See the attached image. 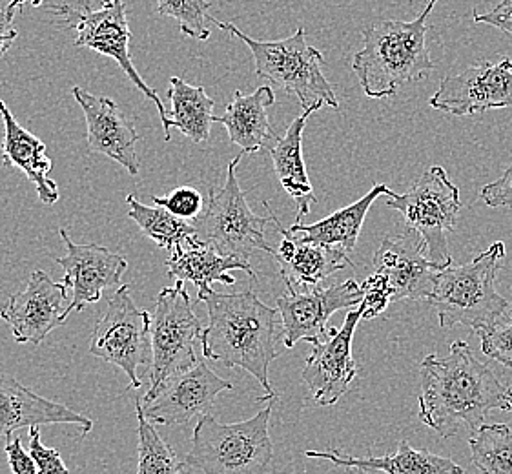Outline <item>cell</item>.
Wrapping results in <instances>:
<instances>
[{"instance_id": "cell-1", "label": "cell", "mask_w": 512, "mask_h": 474, "mask_svg": "<svg viewBox=\"0 0 512 474\" xmlns=\"http://www.w3.org/2000/svg\"><path fill=\"white\" fill-rule=\"evenodd\" d=\"M420 372L418 418L441 438L461 429L474 434L491 411H512V387L503 385L465 341L451 343L445 358L429 354Z\"/></svg>"}, {"instance_id": "cell-2", "label": "cell", "mask_w": 512, "mask_h": 474, "mask_svg": "<svg viewBox=\"0 0 512 474\" xmlns=\"http://www.w3.org/2000/svg\"><path fill=\"white\" fill-rule=\"evenodd\" d=\"M203 301L208 310V325L199 340L203 356L230 369L250 372L267 391L261 402L276 400L268 369L279 356L277 341L283 340V332L277 330L279 312L265 305L252 290L221 294L210 289L195 299V303Z\"/></svg>"}, {"instance_id": "cell-3", "label": "cell", "mask_w": 512, "mask_h": 474, "mask_svg": "<svg viewBox=\"0 0 512 474\" xmlns=\"http://www.w3.org/2000/svg\"><path fill=\"white\" fill-rule=\"evenodd\" d=\"M436 4L438 0H429L414 21L378 22L363 31V48L354 55L352 68L367 97H392L401 86L423 81L434 70L427 31Z\"/></svg>"}, {"instance_id": "cell-4", "label": "cell", "mask_w": 512, "mask_h": 474, "mask_svg": "<svg viewBox=\"0 0 512 474\" xmlns=\"http://www.w3.org/2000/svg\"><path fill=\"white\" fill-rule=\"evenodd\" d=\"M505 256L502 241L492 243L480 256L465 265H451L436 274L434 289L427 298L441 329L463 325L474 334L491 329L512 310L496 290V270Z\"/></svg>"}, {"instance_id": "cell-5", "label": "cell", "mask_w": 512, "mask_h": 474, "mask_svg": "<svg viewBox=\"0 0 512 474\" xmlns=\"http://www.w3.org/2000/svg\"><path fill=\"white\" fill-rule=\"evenodd\" d=\"M272 403L245 422L221 423L210 414L201 416L192 434V449L186 454V467L205 474H267L274 458L268 434Z\"/></svg>"}, {"instance_id": "cell-6", "label": "cell", "mask_w": 512, "mask_h": 474, "mask_svg": "<svg viewBox=\"0 0 512 474\" xmlns=\"http://www.w3.org/2000/svg\"><path fill=\"white\" fill-rule=\"evenodd\" d=\"M210 22H216L217 28L245 42L254 55L257 75L296 95L303 110L323 108L325 104L339 110L336 92L321 70L325 59L319 50L308 44L305 28H297L292 37L283 41L267 42L248 37L230 22H219L214 17H210Z\"/></svg>"}, {"instance_id": "cell-7", "label": "cell", "mask_w": 512, "mask_h": 474, "mask_svg": "<svg viewBox=\"0 0 512 474\" xmlns=\"http://www.w3.org/2000/svg\"><path fill=\"white\" fill-rule=\"evenodd\" d=\"M241 159L243 154L228 163L223 188L210 190L203 214L194 221L195 232L199 241L216 248L219 254L228 258L248 261L256 250L274 256L276 248H272L265 237V230L272 219L252 212L237 181V166Z\"/></svg>"}, {"instance_id": "cell-8", "label": "cell", "mask_w": 512, "mask_h": 474, "mask_svg": "<svg viewBox=\"0 0 512 474\" xmlns=\"http://www.w3.org/2000/svg\"><path fill=\"white\" fill-rule=\"evenodd\" d=\"M387 205L398 210L407 230L420 236L427 259L438 270L452 265L447 234L456 230L461 210L460 188L441 166H431L405 194H390Z\"/></svg>"}, {"instance_id": "cell-9", "label": "cell", "mask_w": 512, "mask_h": 474, "mask_svg": "<svg viewBox=\"0 0 512 474\" xmlns=\"http://www.w3.org/2000/svg\"><path fill=\"white\" fill-rule=\"evenodd\" d=\"M50 11L57 17H61L62 22H66V30H75L73 44L77 48H88L93 52L106 55L121 66V70L143 92L144 97L155 104L161 117L164 141H170L172 126H170L168 110L164 108V103L154 88L144 83L143 77L135 70L132 62V55L128 48L132 39V30L128 24V10L124 0H104L97 10H92L90 2L88 4L81 2L79 6H70V4L52 6Z\"/></svg>"}, {"instance_id": "cell-10", "label": "cell", "mask_w": 512, "mask_h": 474, "mask_svg": "<svg viewBox=\"0 0 512 474\" xmlns=\"http://www.w3.org/2000/svg\"><path fill=\"white\" fill-rule=\"evenodd\" d=\"M203 323L194 312V303L183 281H175L172 287H164L152 314V365H150V389L144 394V402H152L164 383L177 372L192 367L195 356V340H201Z\"/></svg>"}, {"instance_id": "cell-11", "label": "cell", "mask_w": 512, "mask_h": 474, "mask_svg": "<svg viewBox=\"0 0 512 474\" xmlns=\"http://www.w3.org/2000/svg\"><path fill=\"white\" fill-rule=\"evenodd\" d=\"M152 316L137 309L130 287L121 285L108 301V309L97 321L90 340V354L119 367L130 380V389H139V367L152 365Z\"/></svg>"}, {"instance_id": "cell-12", "label": "cell", "mask_w": 512, "mask_h": 474, "mask_svg": "<svg viewBox=\"0 0 512 474\" xmlns=\"http://www.w3.org/2000/svg\"><path fill=\"white\" fill-rule=\"evenodd\" d=\"M283 321V343L294 349L299 341L319 345L328 338L327 323L338 310L358 309L363 289L356 279L334 283L308 292H288L277 298Z\"/></svg>"}, {"instance_id": "cell-13", "label": "cell", "mask_w": 512, "mask_h": 474, "mask_svg": "<svg viewBox=\"0 0 512 474\" xmlns=\"http://www.w3.org/2000/svg\"><path fill=\"white\" fill-rule=\"evenodd\" d=\"M431 106L434 110L458 117L483 114L496 108H511V59L507 57L498 64L487 62L447 75L432 95Z\"/></svg>"}, {"instance_id": "cell-14", "label": "cell", "mask_w": 512, "mask_h": 474, "mask_svg": "<svg viewBox=\"0 0 512 474\" xmlns=\"http://www.w3.org/2000/svg\"><path fill=\"white\" fill-rule=\"evenodd\" d=\"M68 287L55 283L44 270H35L26 289L13 294L0 309V318L6 321L17 343L41 345L53 329L61 327L66 318Z\"/></svg>"}, {"instance_id": "cell-15", "label": "cell", "mask_w": 512, "mask_h": 474, "mask_svg": "<svg viewBox=\"0 0 512 474\" xmlns=\"http://www.w3.org/2000/svg\"><path fill=\"white\" fill-rule=\"evenodd\" d=\"M363 310H350L341 329L328 330V338L312 349L303 369V382L307 383L312 398L318 405L330 407L341 400L358 376V367L352 356V340Z\"/></svg>"}, {"instance_id": "cell-16", "label": "cell", "mask_w": 512, "mask_h": 474, "mask_svg": "<svg viewBox=\"0 0 512 474\" xmlns=\"http://www.w3.org/2000/svg\"><path fill=\"white\" fill-rule=\"evenodd\" d=\"M232 389L234 385L217 376L205 360H197L186 371L172 376L154 400L143 405L144 416L159 425H183L195 416L208 414L217 396Z\"/></svg>"}, {"instance_id": "cell-17", "label": "cell", "mask_w": 512, "mask_h": 474, "mask_svg": "<svg viewBox=\"0 0 512 474\" xmlns=\"http://www.w3.org/2000/svg\"><path fill=\"white\" fill-rule=\"evenodd\" d=\"M66 256L55 258L66 274L62 283L73 290V298L66 309V318L73 312H81L86 305L97 303L103 298L106 289L121 285V278L128 270V261L101 245L75 243L70 234L61 228L59 230Z\"/></svg>"}, {"instance_id": "cell-18", "label": "cell", "mask_w": 512, "mask_h": 474, "mask_svg": "<svg viewBox=\"0 0 512 474\" xmlns=\"http://www.w3.org/2000/svg\"><path fill=\"white\" fill-rule=\"evenodd\" d=\"M73 99L79 103L86 119V146L92 154H101L126 168L130 176L139 174L137 141L141 139L135 124L121 112L110 97H99L73 86Z\"/></svg>"}, {"instance_id": "cell-19", "label": "cell", "mask_w": 512, "mask_h": 474, "mask_svg": "<svg viewBox=\"0 0 512 474\" xmlns=\"http://www.w3.org/2000/svg\"><path fill=\"white\" fill-rule=\"evenodd\" d=\"M372 263L376 274L387 281L392 301H427L434 289L436 274L440 272L427 259L420 236L412 230L401 236L385 237Z\"/></svg>"}, {"instance_id": "cell-20", "label": "cell", "mask_w": 512, "mask_h": 474, "mask_svg": "<svg viewBox=\"0 0 512 474\" xmlns=\"http://www.w3.org/2000/svg\"><path fill=\"white\" fill-rule=\"evenodd\" d=\"M263 207L270 212L274 227L283 237L272 258L276 259L279 265V274L285 281L288 292L318 289L332 274L352 265L349 254H345L343 250L301 241L288 228L281 225L272 208L268 207L267 201L263 203Z\"/></svg>"}, {"instance_id": "cell-21", "label": "cell", "mask_w": 512, "mask_h": 474, "mask_svg": "<svg viewBox=\"0 0 512 474\" xmlns=\"http://www.w3.org/2000/svg\"><path fill=\"white\" fill-rule=\"evenodd\" d=\"M50 423L79 425L82 434L93 429L88 416L75 413L59 402L46 400L24 387L19 380L0 372V438H8L19 429H31Z\"/></svg>"}, {"instance_id": "cell-22", "label": "cell", "mask_w": 512, "mask_h": 474, "mask_svg": "<svg viewBox=\"0 0 512 474\" xmlns=\"http://www.w3.org/2000/svg\"><path fill=\"white\" fill-rule=\"evenodd\" d=\"M0 117L4 123V139H2V163L15 166L35 185L37 196L44 205H55L61 194L55 181L50 179L53 161L46 154V145L37 135L28 132L19 124L10 108L0 99Z\"/></svg>"}, {"instance_id": "cell-23", "label": "cell", "mask_w": 512, "mask_h": 474, "mask_svg": "<svg viewBox=\"0 0 512 474\" xmlns=\"http://www.w3.org/2000/svg\"><path fill=\"white\" fill-rule=\"evenodd\" d=\"M168 276L175 281L192 283L197 287V296H203L212 289V283H225L228 287L236 285L232 270H243L256 281V272L248 261L228 258L219 254L216 248L199 241V237H190L181 247L170 252L166 259Z\"/></svg>"}, {"instance_id": "cell-24", "label": "cell", "mask_w": 512, "mask_h": 474, "mask_svg": "<svg viewBox=\"0 0 512 474\" xmlns=\"http://www.w3.org/2000/svg\"><path fill=\"white\" fill-rule=\"evenodd\" d=\"M274 103L276 95L270 86H261L250 95L237 90L225 114L214 117V123L225 126L230 141L241 148V154L270 152L279 139L268 121V108Z\"/></svg>"}, {"instance_id": "cell-25", "label": "cell", "mask_w": 512, "mask_h": 474, "mask_svg": "<svg viewBox=\"0 0 512 474\" xmlns=\"http://www.w3.org/2000/svg\"><path fill=\"white\" fill-rule=\"evenodd\" d=\"M308 458H321L332 464L359 471H381L385 474H465L463 467L452 462V458L438 456L414 449L407 440H401L398 444V451L387 456H367V458H356L349 454L339 453L336 449L328 451H307Z\"/></svg>"}, {"instance_id": "cell-26", "label": "cell", "mask_w": 512, "mask_h": 474, "mask_svg": "<svg viewBox=\"0 0 512 474\" xmlns=\"http://www.w3.org/2000/svg\"><path fill=\"white\" fill-rule=\"evenodd\" d=\"M321 108H310L303 115L296 117L288 126L283 137L277 139L276 145L268 152L274 161L279 183L285 188L288 196L294 199L297 207L296 221L308 216L310 207L318 203V197L308 179L307 166L303 159V130L307 126L308 117Z\"/></svg>"}, {"instance_id": "cell-27", "label": "cell", "mask_w": 512, "mask_h": 474, "mask_svg": "<svg viewBox=\"0 0 512 474\" xmlns=\"http://www.w3.org/2000/svg\"><path fill=\"white\" fill-rule=\"evenodd\" d=\"M390 194H392V190L389 186L376 185L369 194H365L356 203L336 210L334 214L321 219L318 223L303 225L301 221H296L288 230L305 243L338 248L350 256V252L356 248L361 228H363L365 217L369 214L372 203L379 197L390 196Z\"/></svg>"}, {"instance_id": "cell-28", "label": "cell", "mask_w": 512, "mask_h": 474, "mask_svg": "<svg viewBox=\"0 0 512 474\" xmlns=\"http://www.w3.org/2000/svg\"><path fill=\"white\" fill-rule=\"evenodd\" d=\"M168 99L172 103V110L168 112L170 126L195 145L206 143L216 117L212 114L216 103L206 95L205 88L185 83L181 77H172Z\"/></svg>"}, {"instance_id": "cell-29", "label": "cell", "mask_w": 512, "mask_h": 474, "mask_svg": "<svg viewBox=\"0 0 512 474\" xmlns=\"http://www.w3.org/2000/svg\"><path fill=\"white\" fill-rule=\"evenodd\" d=\"M126 203L130 207V219H134L135 225L144 236L150 237L159 248L172 252L186 243L190 237L197 236L194 223L183 221L164 208L146 207L132 194L126 196Z\"/></svg>"}, {"instance_id": "cell-30", "label": "cell", "mask_w": 512, "mask_h": 474, "mask_svg": "<svg viewBox=\"0 0 512 474\" xmlns=\"http://www.w3.org/2000/svg\"><path fill=\"white\" fill-rule=\"evenodd\" d=\"M472 464L482 474H512V431L505 423L482 425L469 438Z\"/></svg>"}, {"instance_id": "cell-31", "label": "cell", "mask_w": 512, "mask_h": 474, "mask_svg": "<svg viewBox=\"0 0 512 474\" xmlns=\"http://www.w3.org/2000/svg\"><path fill=\"white\" fill-rule=\"evenodd\" d=\"M135 413L139 423L137 474H183L186 464L177 458L174 449L164 442L161 434L155 431L152 422L144 416L143 400H135Z\"/></svg>"}, {"instance_id": "cell-32", "label": "cell", "mask_w": 512, "mask_h": 474, "mask_svg": "<svg viewBox=\"0 0 512 474\" xmlns=\"http://www.w3.org/2000/svg\"><path fill=\"white\" fill-rule=\"evenodd\" d=\"M208 8V0H157V13L175 19L181 33L197 41L210 39Z\"/></svg>"}, {"instance_id": "cell-33", "label": "cell", "mask_w": 512, "mask_h": 474, "mask_svg": "<svg viewBox=\"0 0 512 474\" xmlns=\"http://www.w3.org/2000/svg\"><path fill=\"white\" fill-rule=\"evenodd\" d=\"M155 207L164 208L175 217L194 223L197 217L203 214L205 210V197L195 190L192 186H181L175 188L174 192L166 194V196H152Z\"/></svg>"}, {"instance_id": "cell-34", "label": "cell", "mask_w": 512, "mask_h": 474, "mask_svg": "<svg viewBox=\"0 0 512 474\" xmlns=\"http://www.w3.org/2000/svg\"><path fill=\"white\" fill-rule=\"evenodd\" d=\"M482 341V352L491 360L512 369V310L491 329L476 334Z\"/></svg>"}, {"instance_id": "cell-35", "label": "cell", "mask_w": 512, "mask_h": 474, "mask_svg": "<svg viewBox=\"0 0 512 474\" xmlns=\"http://www.w3.org/2000/svg\"><path fill=\"white\" fill-rule=\"evenodd\" d=\"M361 289H363V301L359 303V307L363 310V320L378 318L379 314L387 310L389 303H392L387 281L376 272L361 283Z\"/></svg>"}, {"instance_id": "cell-36", "label": "cell", "mask_w": 512, "mask_h": 474, "mask_svg": "<svg viewBox=\"0 0 512 474\" xmlns=\"http://www.w3.org/2000/svg\"><path fill=\"white\" fill-rule=\"evenodd\" d=\"M30 454L41 474H70L62 462L61 454L41 442L39 427L30 429Z\"/></svg>"}, {"instance_id": "cell-37", "label": "cell", "mask_w": 512, "mask_h": 474, "mask_svg": "<svg viewBox=\"0 0 512 474\" xmlns=\"http://www.w3.org/2000/svg\"><path fill=\"white\" fill-rule=\"evenodd\" d=\"M480 197L491 208L512 210V163L500 179L483 186Z\"/></svg>"}, {"instance_id": "cell-38", "label": "cell", "mask_w": 512, "mask_h": 474, "mask_svg": "<svg viewBox=\"0 0 512 474\" xmlns=\"http://www.w3.org/2000/svg\"><path fill=\"white\" fill-rule=\"evenodd\" d=\"M4 451L8 456V464L13 474H41L31 454L22 447L21 438H15V440L10 438Z\"/></svg>"}, {"instance_id": "cell-39", "label": "cell", "mask_w": 512, "mask_h": 474, "mask_svg": "<svg viewBox=\"0 0 512 474\" xmlns=\"http://www.w3.org/2000/svg\"><path fill=\"white\" fill-rule=\"evenodd\" d=\"M474 22L494 26L512 35V0H500V4L487 13H474Z\"/></svg>"}, {"instance_id": "cell-40", "label": "cell", "mask_w": 512, "mask_h": 474, "mask_svg": "<svg viewBox=\"0 0 512 474\" xmlns=\"http://www.w3.org/2000/svg\"><path fill=\"white\" fill-rule=\"evenodd\" d=\"M15 11L8 6H0V59L10 52L13 42L17 41L19 31L13 26Z\"/></svg>"}, {"instance_id": "cell-41", "label": "cell", "mask_w": 512, "mask_h": 474, "mask_svg": "<svg viewBox=\"0 0 512 474\" xmlns=\"http://www.w3.org/2000/svg\"><path fill=\"white\" fill-rule=\"evenodd\" d=\"M26 2H30L33 8H41V4L44 0H11L10 4H8V8L15 11V8H21L22 4H26Z\"/></svg>"}]
</instances>
